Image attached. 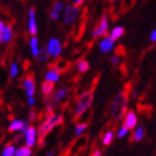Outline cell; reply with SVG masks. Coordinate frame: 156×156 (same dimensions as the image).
I'll list each match as a JSON object with an SVG mask.
<instances>
[{
    "instance_id": "6da1fadb",
    "label": "cell",
    "mask_w": 156,
    "mask_h": 156,
    "mask_svg": "<svg viewBox=\"0 0 156 156\" xmlns=\"http://www.w3.org/2000/svg\"><path fill=\"white\" fill-rule=\"evenodd\" d=\"M64 122V117H62V114H55V113H51V114L47 115L46 119L44 123L40 124L38 129V140H39V146L41 147L42 144L45 143L44 142V138L47 134L52 129L55 128L57 125H60Z\"/></svg>"
},
{
    "instance_id": "7a4b0ae2",
    "label": "cell",
    "mask_w": 156,
    "mask_h": 156,
    "mask_svg": "<svg viewBox=\"0 0 156 156\" xmlns=\"http://www.w3.org/2000/svg\"><path fill=\"white\" fill-rule=\"evenodd\" d=\"M127 103H128V93L126 90L120 91L114 98L111 105V114L114 119L119 120L125 116L127 111Z\"/></svg>"
},
{
    "instance_id": "3957f363",
    "label": "cell",
    "mask_w": 156,
    "mask_h": 156,
    "mask_svg": "<svg viewBox=\"0 0 156 156\" xmlns=\"http://www.w3.org/2000/svg\"><path fill=\"white\" fill-rule=\"evenodd\" d=\"M93 103V89L91 90H87L79 96L77 101V105L75 108V115L76 116H81L85 112L87 111V108L89 107Z\"/></svg>"
},
{
    "instance_id": "277c9868",
    "label": "cell",
    "mask_w": 156,
    "mask_h": 156,
    "mask_svg": "<svg viewBox=\"0 0 156 156\" xmlns=\"http://www.w3.org/2000/svg\"><path fill=\"white\" fill-rule=\"evenodd\" d=\"M108 10H105V12L101 15V19L98 21L97 26L95 27L93 31V38L98 37H107L108 35Z\"/></svg>"
},
{
    "instance_id": "5b68a950",
    "label": "cell",
    "mask_w": 156,
    "mask_h": 156,
    "mask_svg": "<svg viewBox=\"0 0 156 156\" xmlns=\"http://www.w3.org/2000/svg\"><path fill=\"white\" fill-rule=\"evenodd\" d=\"M21 86L25 89L26 94L28 95V97L35 95V93H36V81H35V78H34V75L31 73L23 78Z\"/></svg>"
},
{
    "instance_id": "8992f818",
    "label": "cell",
    "mask_w": 156,
    "mask_h": 156,
    "mask_svg": "<svg viewBox=\"0 0 156 156\" xmlns=\"http://www.w3.org/2000/svg\"><path fill=\"white\" fill-rule=\"evenodd\" d=\"M72 67V62H68L67 59L65 58H59L57 59L55 62L52 64H48V68L49 69H55L59 74H64V73H67Z\"/></svg>"
},
{
    "instance_id": "52a82bcc",
    "label": "cell",
    "mask_w": 156,
    "mask_h": 156,
    "mask_svg": "<svg viewBox=\"0 0 156 156\" xmlns=\"http://www.w3.org/2000/svg\"><path fill=\"white\" fill-rule=\"evenodd\" d=\"M79 7L76 5H68L66 7L65 10V16H64V23L66 25H70V23L75 20V18L77 17V15L79 13Z\"/></svg>"
},
{
    "instance_id": "ba28073f",
    "label": "cell",
    "mask_w": 156,
    "mask_h": 156,
    "mask_svg": "<svg viewBox=\"0 0 156 156\" xmlns=\"http://www.w3.org/2000/svg\"><path fill=\"white\" fill-rule=\"evenodd\" d=\"M137 123H138V117H137L136 113L133 111L126 112V114L124 116V120H123L124 126L127 127L129 130H132L137 126Z\"/></svg>"
},
{
    "instance_id": "9c48e42d",
    "label": "cell",
    "mask_w": 156,
    "mask_h": 156,
    "mask_svg": "<svg viewBox=\"0 0 156 156\" xmlns=\"http://www.w3.org/2000/svg\"><path fill=\"white\" fill-rule=\"evenodd\" d=\"M37 138H38V130L34 126H29L28 129L25 133V142L26 145L33 147L37 144Z\"/></svg>"
},
{
    "instance_id": "30bf717a",
    "label": "cell",
    "mask_w": 156,
    "mask_h": 156,
    "mask_svg": "<svg viewBox=\"0 0 156 156\" xmlns=\"http://www.w3.org/2000/svg\"><path fill=\"white\" fill-rule=\"evenodd\" d=\"M47 49H48L49 56L57 58L60 55V52H62V45H60V42L56 38H51L48 42Z\"/></svg>"
},
{
    "instance_id": "8fae6325",
    "label": "cell",
    "mask_w": 156,
    "mask_h": 156,
    "mask_svg": "<svg viewBox=\"0 0 156 156\" xmlns=\"http://www.w3.org/2000/svg\"><path fill=\"white\" fill-rule=\"evenodd\" d=\"M35 7H31L29 9V23H28V31L31 36H36L37 34V25H36V16H35Z\"/></svg>"
},
{
    "instance_id": "7c38bea8",
    "label": "cell",
    "mask_w": 156,
    "mask_h": 156,
    "mask_svg": "<svg viewBox=\"0 0 156 156\" xmlns=\"http://www.w3.org/2000/svg\"><path fill=\"white\" fill-rule=\"evenodd\" d=\"M99 47H101V50L104 54H108L113 49V47H114V39L112 38V37H105L104 40L101 42Z\"/></svg>"
},
{
    "instance_id": "4fadbf2b",
    "label": "cell",
    "mask_w": 156,
    "mask_h": 156,
    "mask_svg": "<svg viewBox=\"0 0 156 156\" xmlns=\"http://www.w3.org/2000/svg\"><path fill=\"white\" fill-rule=\"evenodd\" d=\"M13 23H15V20H11L9 23H7V26L5 27V29H3V41L5 42H10L11 41V39H12V27H13Z\"/></svg>"
},
{
    "instance_id": "5bb4252c",
    "label": "cell",
    "mask_w": 156,
    "mask_h": 156,
    "mask_svg": "<svg viewBox=\"0 0 156 156\" xmlns=\"http://www.w3.org/2000/svg\"><path fill=\"white\" fill-rule=\"evenodd\" d=\"M62 9V1H55L54 5H52V8L50 10V18L52 20H57L59 18V15H60V11Z\"/></svg>"
},
{
    "instance_id": "9a60e30c",
    "label": "cell",
    "mask_w": 156,
    "mask_h": 156,
    "mask_svg": "<svg viewBox=\"0 0 156 156\" xmlns=\"http://www.w3.org/2000/svg\"><path fill=\"white\" fill-rule=\"evenodd\" d=\"M67 93H68V89H67V88H60V89H58V90L51 96V103L54 105H58L59 101H62V98L67 95Z\"/></svg>"
},
{
    "instance_id": "2e32d148",
    "label": "cell",
    "mask_w": 156,
    "mask_h": 156,
    "mask_svg": "<svg viewBox=\"0 0 156 156\" xmlns=\"http://www.w3.org/2000/svg\"><path fill=\"white\" fill-rule=\"evenodd\" d=\"M136 3V0H122L120 2V7H119V11L120 13H126L128 12Z\"/></svg>"
},
{
    "instance_id": "e0dca14e",
    "label": "cell",
    "mask_w": 156,
    "mask_h": 156,
    "mask_svg": "<svg viewBox=\"0 0 156 156\" xmlns=\"http://www.w3.org/2000/svg\"><path fill=\"white\" fill-rule=\"evenodd\" d=\"M145 137V128L143 126H138L137 125L135 128H134L133 132V136H132V140L134 142H140Z\"/></svg>"
},
{
    "instance_id": "ac0fdd59",
    "label": "cell",
    "mask_w": 156,
    "mask_h": 156,
    "mask_svg": "<svg viewBox=\"0 0 156 156\" xmlns=\"http://www.w3.org/2000/svg\"><path fill=\"white\" fill-rule=\"evenodd\" d=\"M54 87H55V85L52 81H49V80H45L42 83L41 85V91L44 96L45 97H49L50 95H51L52 90H54Z\"/></svg>"
},
{
    "instance_id": "d6986e66",
    "label": "cell",
    "mask_w": 156,
    "mask_h": 156,
    "mask_svg": "<svg viewBox=\"0 0 156 156\" xmlns=\"http://www.w3.org/2000/svg\"><path fill=\"white\" fill-rule=\"evenodd\" d=\"M114 136H115V134L113 130H107V132H105V134L103 135V138H101V143H103V145H105V146L111 145V144L113 143V140H114Z\"/></svg>"
},
{
    "instance_id": "ffe728a7",
    "label": "cell",
    "mask_w": 156,
    "mask_h": 156,
    "mask_svg": "<svg viewBox=\"0 0 156 156\" xmlns=\"http://www.w3.org/2000/svg\"><path fill=\"white\" fill-rule=\"evenodd\" d=\"M31 154H33L31 147L28 146V145H25V146H21V147H19V148H17L15 156H31Z\"/></svg>"
},
{
    "instance_id": "44dd1931",
    "label": "cell",
    "mask_w": 156,
    "mask_h": 156,
    "mask_svg": "<svg viewBox=\"0 0 156 156\" xmlns=\"http://www.w3.org/2000/svg\"><path fill=\"white\" fill-rule=\"evenodd\" d=\"M23 120H20V119H15V120H12L11 122V124L9 125V132H20L21 130V128H23Z\"/></svg>"
},
{
    "instance_id": "7402d4cb",
    "label": "cell",
    "mask_w": 156,
    "mask_h": 156,
    "mask_svg": "<svg viewBox=\"0 0 156 156\" xmlns=\"http://www.w3.org/2000/svg\"><path fill=\"white\" fill-rule=\"evenodd\" d=\"M45 79L46 80L52 81V83H56L59 79V73L57 70H55V69H50L45 75Z\"/></svg>"
},
{
    "instance_id": "603a6c76",
    "label": "cell",
    "mask_w": 156,
    "mask_h": 156,
    "mask_svg": "<svg viewBox=\"0 0 156 156\" xmlns=\"http://www.w3.org/2000/svg\"><path fill=\"white\" fill-rule=\"evenodd\" d=\"M76 67H77V70L79 73H86L89 69V62L87 60H85V59H81V60L77 62Z\"/></svg>"
},
{
    "instance_id": "cb8c5ba5",
    "label": "cell",
    "mask_w": 156,
    "mask_h": 156,
    "mask_svg": "<svg viewBox=\"0 0 156 156\" xmlns=\"http://www.w3.org/2000/svg\"><path fill=\"white\" fill-rule=\"evenodd\" d=\"M124 34H125V30H124L123 27H115L111 34V37L114 39V40H116V39H118L119 37L123 36Z\"/></svg>"
},
{
    "instance_id": "d4e9b609",
    "label": "cell",
    "mask_w": 156,
    "mask_h": 156,
    "mask_svg": "<svg viewBox=\"0 0 156 156\" xmlns=\"http://www.w3.org/2000/svg\"><path fill=\"white\" fill-rule=\"evenodd\" d=\"M30 47H31L33 56L34 57H37L39 54V49H38V39L36 38V36H34V38L31 39V41H30Z\"/></svg>"
},
{
    "instance_id": "484cf974",
    "label": "cell",
    "mask_w": 156,
    "mask_h": 156,
    "mask_svg": "<svg viewBox=\"0 0 156 156\" xmlns=\"http://www.w3.org/2000/svg\"><path fill=\"white\" fill-rule=\"evenodd\" d=\"M15 153H16V147L13 146L12 144H10L3 148L1 156H15Z\"/></svg>"
},
{
    "instance_id": "4316f807",
    "label": "cell",
    "mask_w": 156,
    "mask_h": 156,
    "mask_svg": "<svg viewBox=\"0 0 156 156\" xmlns=\"http://www.w3.org/2000/svg\"><path fill=\"white\" fill-rule=\"evenodd\" d=\"M88 127V124L87 123H79L76 126V129H75V136L78 137V136H81L84 132L86 130V128Z\"/></svg>"
},
{
    "instance_id": "83f0119b",
    "label": "cell",
    "mask_w": 156,
    "mask_h": 156,
    "mask_svg": "<svg viewBox=\"0 0 156 156\" xmlns=\"http://www.w3.org/2000/svg\"><path fill=\"white\" fill-rule=\"evenodd\" d=\"M48 56H49L48 49H47V47H44L42 49L39 50V54L36 58L38 59V62H44V60H46V59L48 58Z\"/></svg>"
},
{
    "instance_id": "f1b7e54d",
    "label": "cell",
    "mask_w": 156,
    "mask_h": 156,
    "mask_svg": "<svg viewBox=\"0 0 156 156\" xmlns=\"http://www.w3.org/2000/svg\"><path fill=\"white\" fill-rule=\"evenodd\" d=\"M128 133H129V129L123 125V126H120L119 128L117 129L116 135H117V137H118V138H124V137H126L127 135H128Z\"/></svg>"
},
{
    "instance_id": "f546056e",
    "label": "cell",
    "mask_w": 156,
    "mask_h": 156,
    "mask_svg": "<svg viewBox=\"0 0 156 156\" xmlns=\"http://www.w3.org/2000/svg\"><path fill=\"white\" fill-rule=\"evenodd\" d=\"M18 75V65L16 62H12L11 64V68H10V77L15 78Z\"/></svg>"
},
{
    "instance_id": "4dcf8cb0",
    "label": "cell",
    "mask_w": 156,
    "mask_h": 156,
    "mask_svg": "<svg viewBox=\"0 0 156 156\" xmlns=\"http://www.w3.org/2000/svg\"><path fill=\"white\" fill-rule=\"evenodd\" d=\"M126 54V50H125V47L124 46H122V45H119V46H117L116 47V49H115V55L116 56H124Z\"/></svg>"
},
{
    "instance_id": "1f68e13d",
    "label": "cell",
    "mask_w": 156,
    "mask_h": 156,
    "mask_svg": "<svg viewBox=\"0 0 156 156\" xmlns=\"http://www.w3.org/2000/svg\"><path fill=\"white\" fill-rule=\"evenodd\" d=\"M111 62H112V65L113 66H116V65H118V62H119V57L118 56H113L112 57V59H111Z\"/></svg>"
},
{
    "instance_id": "d6a6232c",
    "label": "cell",
    "mask_w": 156,
    "mask_h": 156,
    "mask_svg": "<svg viewBox=\"0 0 156 156\" xmlns=\"http://www.w3.org/2000/svg\"><path fill=\"white\" fill-rule=\"evenodd\" d=\"M28 127H29V123H28V120H23V128H21V130H20V133L25 134L26 133V130L28 129Z\"/></svg>"
},
{
    "instance_id": "836d02e7",
    "label": "cell",
    "mask_w": 156,
    "mask_h": 156,
    "mask_svg": "<svg viewBox=\"0 0 156 156\" xmlns=\"http://www.w3.org/2000/svg\"><path fill=\"white\" fill-rule=\"evenodd\" d=\"M27 103H28V105H29V106H31V107H33L34 105L36 104V99H35L33 96H30V97H28V101H27Z\"/></svg>"
},
{
    "instance_id": "e575fe53",
    "label": "cell",
    "mask_w": 156,
    "mask_h": 156,
    "mask_svg": "<svg viewBox=\"0 0 156 156\" xmlns=\"http://www.w3.org/2000/svg\"><path fill=\"white\" fill-rule=\"evenodd\" d=\"M91 156H101V151L99 148H96V150H94Z\"/></svg>"
},
{
    "instance_id": "d590c367",
    "label": "cell",
    "mask_w": 156,
    "mask_h": 156,
    "mask_svg": "<svg viewBox=\"0 0 156 156\" xmlns=\"http://www.w3.org/2000/svg\"><path fill=\"white\" fill-rule=\"evenodd\" d=\"M151 40H152V41H156V29L154 30L153 33H152V35H151Z\"/></svg>"
},
{
    "instance_id": "8d00e7d4",
    "label": "cell",
    "mask_w": 156,
    "mask_h": 156,
    "mask_svg": "<svg viewBox=\"0 0 156 156\" xmlns=\"http://www.w3.org/2000/svg\"><path fill=\"white\" fill-rule=\"evenodd\" d=\"M74 1H75V5L76 6H80V5H83V2H84L85 0H74Z\"/></svg>"
},
{
    "instance_id": "74e56055",
    "label": "cell",
    "mask_w": 156,
    "mask_h": 156,
    "mask_svg": "<svg viewBox=\"0 0 156 156\" xmlns=\"http://www.w3.org/2000/svg\"><path fill=\"white\" fill-rule=\"evenodd\" d=\"M35 117H36V113H35L34 111H31V112H30V119L33 120Z\"/></svg>"
},
{
    "instance_id": "f35d334b",
    "label": "cell",
    "mask_w": 156,
    "mask_h": 156,
    "mask_svg": "<svg viewBox=\"0 0 156 156\" xmlns=\"http://www.w3.org/2000/svg\"><path fill=\"white\" fill-rule=\"evenodd\" d=\"M3 29H5V27H3V23H2V21L0 20V34L3 33Z\"/></svg>"
},
{
    "instance_id": "ab89813d",
    "label": "cell",
    "mask_w": 156,
    "mask_h": 156,
    "mask_svg": "<svg viewBox=\"0 0 156 156\" xmlns=\"http://www.w3.org/2000/svg\"><path fill=\"white\" fill-rule=\"evenodd\" d=\"M47 156H54V152H48V153H47Z\"/></svg>"
},
{
    "instance_id": "60d3db41",
    "label": "cell",
    "mask_w": 156,
    "mask_h": 156,
    "mask_svg": "<svg viewBox=\"0 0 156 156\" xmlns=\"http://www.w3.org/2000/svg\"><path fill=\"white\" fill-rule=\"evenodd\" d=\"M108 1H109V2H113V1H114V0H108Z\"/></svg>"
},
{
    "instance_id": "b9f144b4",
    "label": "cell",
    "mask_w": 156,
    "mask_h": 156,
    "mask_svg": "<svg viewBox=\"0 0 156 156\" xmlns=\"http://www.w3.org/2000/svg\"><path fill=\"white\" fill-rule=\"evenodd\" d=\"M0 59H1V56H0Z\"/></svg>"
}]
</instances>
